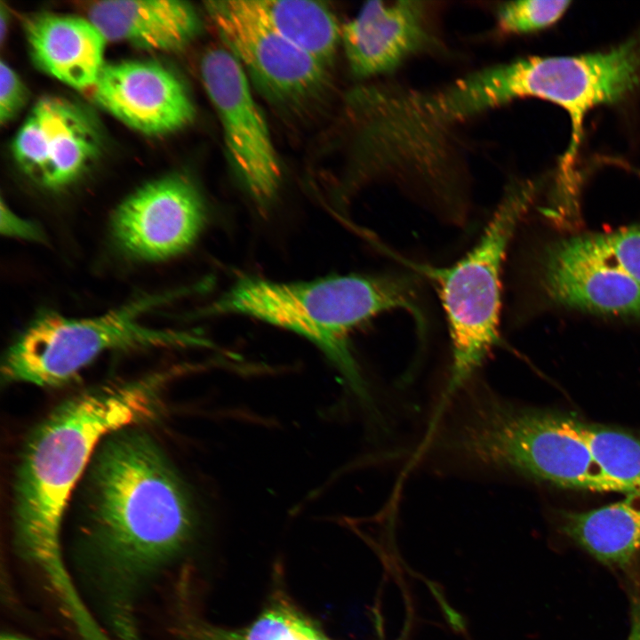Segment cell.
Wrapping results in <instances>:
<instances>
[{
  "label": "cell",
  "mask_w": 640,
  "mask_h": 640,
  "mask_svg": "<svg viewBox=\"0 0 640 640\" xmlns=\"http://www.w3.org/2000/svg\"><path fill=\"white\" fill-rule=\"evenodd\" d=\"M528 199L524 190L507 196L476 244L453 265L418 267L435 283L448 323L452 362L444 396L466 386L499 343L502 266Z\"/></svg>",
  "instance_id": "obj_6"
},
{
  "label": "cell",
  "mask_w": 640,
  "mask_h": 640,
  "mask_svg": "<svg viewBox=\"0 0 640 640\" xmlns=\"http://www.w3.org/2000/svg\"><path fill=\"white\" fill-rule=\"evenodd\" d=\"M176 372L84 390L56 406L28 435L14 473L12 541L20 557L57 586L67 579L60 529L76 485L105 437L164 412V392Z\"/></svg>",
  "instance_id": "obj_2"
},
{
  "label": "cell",
  "mask_w": 640,
  "mask_h": 640,
  "mask_svg": "<svg viewBox=\"0 0 640 640\" xmlns=\"http://www.w3.org/2000/svg\"><path fill=\"white\" fill-rule=\"evenodd\" d=\"M200 74L238 175L259 204L269 203L281 181V166L245 70L228 49L213 47L202 56Z\"/></svg>",
  "instance_id": "obj_7"
},
{
  "label": "cell",
  "mask_w": 640,
  "mask_h": 640,
  "mask_svg": "<svg viewBox=\"0 0 640 640\" xmlns=\"http://www.w3.org/2000/svg\"><path fill=\"white\" fill-rule=\"evenodd\" d=\"M28 90L18 74L8 65L0 62V121H11L24 107Z\"/></svg>",
  "instance_id": "obj_22"
},
{
  "label": "cell",
  "mask_w": 640,
  "mask_h": 640,
  "mask_svg": "<svg viewBox=\"0 0 640 640\" xmlns=\"http://www.w3.org/2000/svg\"><path fill=\"white\" fill-rule=\"evenodd\" d=\"M92 91L101 108L147 135L176 132L190 124L196 114L181 80L154 61L105 64Z\"/></svg>",
  "instance_id": "obj_13"
},
{
  "label": "cell",
  "mask_w": 640,
  "mask_h": 640,
  "mask_svg": "<svg viewBox=\"0 0 640 640\" xmlns=\"http://www.w3.org/2000/svg\"><path fill=\"white\" fill-rule=\"evenodd\" d=\"M9 14L5 7L1 4L0 8V41L4 44L8 31Z\"/></svg>",
  "instance_id": "obj_25"
},
{
  "label": "cell",
  "mask_w": 640,
  "mask_h": 640,
  "mask_svg": "<svg viewBox=\"0 0 640 640\" xmlns=\"http://www.w3.org/2000/svg\"><path fill=\"white\" fill-rule=\"evenodd\" d=\"M1 233L7 236L21 238L33 242H44V234L35 222L24 220L1 203Z\"/></svg>",
  "instance_id": "obj_23"
},
{
  "label": "cell",
  "mask_w": 640,
  "mask_h": 640,
  "mask_svg": "<svg viewBox=\"0 0 640 640\" xmlns=\"http://www.w3.org/2000/svg\"><path fill=\"white\" fill-rule=\"evenodd\" d=\"M87 19L107 41L160 52L183 49L196 36L195 9L179 0H106L87 7Z\"/></svg>",
  "instance_id": "obj_16"
},
{
  "label": "cell",
  "mask_w": 640,
  "mask_h": 640,
  "mask_svg": "<svg viewBox=\"0 0 640 640\" xmlns=\"http://www.w3.org/2000/svg\"><path fill=\"white\" fill-rule=\"evenodd\" d=\"M582 422L464 386L438 407L426 448L463 469L512 474L565 488L618 492L595 461Z\"/></svg>",
  "instance_id": "obj_3"
},
{
  "label": "cell",
  "mask_w": 640,
  "mask_h": 640,
  "mask_svg": "<svg viewBox=\"0 0 640 640\" xmlns=\"http://www.w3.org/2000/svg\"><path fill=\"white\" fill-rule=\"evenodd\" d=\"M0 640H31V639L25 637L23 636L7 633V634H3Z\"/></svg>",
  "instance_id": "obj_26"
},
{
  "label": "cell",
  "mask_w": 640,
  "mask_h": 640,
  "mask_svg": "<svg viewBox=\"0 0 640 640\" xmlns=\"http://www.w3.org/2000/svg\"><path fill=\"white\" fill-rule=\"evenodd\" d=\"M527 279L547 302L601 314L640 316V284L606 255L597 235L545 245L532 257Z\"/></svg>",
  "instance_id": "obj_8"
},
{
  "label": "cell",
  "mask_w": 640,
  "mask_h": 640,
  "mask_svg": "<svg viewBox=\"0 0 640 640\" xmlns=\"http://www.w3.org/2000/svg\"><path fill=\"white\" fill-rule=\"evenodd\" d=\"M568 1L520 0L504 3L498 10L500 27L506 32L528 33L548 27L567 10Z\"/></svg>",
  "instance_id": "obj_20"
},
{
  "label": "cell",
  "mask_w": 640,
  "mask_h": 640,
  "mask_svg": "<svg viewBox=\"0 0 640 640\" xmlns=\"http://www.w3.org/2000/svg\"><path fill=\"white\" fill-rule=\"evenodd\" d=\"M527 97L550 101L570 116L575 133L593 108L624 96L640 80V36L612 50L522 59Z\"/></svg>",
  "instance_id": "obj_9"
},
{
  "label": "cell",
  "mask_w": 640,
  "mask_h": 640,
  "mask_svg": "<svg viewBox=\"0 0 640 640\" xmlns=\"http://www.w3.org/2000/svg\"><path fill=\"white\" fill-rule=\"evenodd\" d=\"M595 461L619 492L640 493V436L582 422Z\"/></svg>",
  "instance_id": "obj_19"
},
{
  "label": "cell",
  "mask_w": 640,
  "mask_h": 640,
  "mask_svg": "<svg viewBox=\"0 0 640 640\" xmlns=\"http://www.w3.org/2000/svg\"><path fill=\"white\" fill-rule=\"evenodd\" d=\"M24 28L42 71L77 90L92 89L105 66L107 40L87 18L44 12L28 18Z\"/></svg>",
  "instance_id": "obj_15"
},
{
  "label": "cell",
  "mask_w": 640,
  "mask_h": 640,
  "mask_svg": "<svg viewBox=\"0 0 640 640\" xmlns=\"http://www.w3.org/2000/svg\"><path fill=\"white\" fill-rule=\"evenodd\" d=\"M407 310L422 324L412 277L398 274L347 275L278 283L244 277L206 314H239L296 332L316 345L370 410L372 398L349 344L350 333L384 312Z\"/></svg>",
  "instance_id": "obj_4"
},
{
  "label": "cell",
  "mask_w": 640,
  "mask_h": 640,
  "mask_svg": "<svg viewBox=\"0 0 640 640\" xmlns=\"http://www.w3.org/2000/svg\"><path fill=\"white\" fill-rule=\"evenodd\" d=\"M100 149V134L79 106L44 97L31 109L12 142L20 169L36 183L52 189L75 181Z\"/></svg>",
  "instance_id": "obj_12"
},
{
  "label": "cell",
  "mask_w": 640,
  "mask_h": 640,
  "mask_svg": "<svg viewBox=\"0 0 640 640\" xmlns=\"http://www.w3.org/2000/svg\"><path fill=\"white\" fill-rule=\"evenodd\" d=\"M205 220L203 198L187 178L170 175L132 194L115 211L111 232L131 257L161 260L178 255L196 239Z\"/></svg>",
  "instance_id": "obj_10"
},
{
  "label": "cell",
  "mask_w": 640,
  "mask_h": 640,
  "mask_svg": "<svg viewBox=\"0 0 640 640\" xmlns=\"http://www.w3.org/2000/svg\"><path fill=\"white\" fill-rule=\"evenodd\" d=\"M627 640H640V591L632 592L631 625Z\"/></svg>",
  "instance_id": "obj_24"
},
{
  "label": "cell",
  "mask_w": 640,
  "mask_h": 640,
  "mask_svg": "<svg viewBox=\"0 0 640 640\" xmlns=\"http://www.w3.org/2000/svg\"><path fill=\"white\" fill-rule=\"evenodd\" d=\"M245 4L271 29L324 66L333 58L341 30L324 4L307 0H246Z\"/></svg>",
  "instance_id": "obj_18"
},
{
  "label": "cell",
  "mask_w": 640,
  "mask_h": 640,
  "mask_svg": "<svg viewBox=\"0 0 640 640\" xmlns=\"http://www.w3.org/2000/svg\"><path fill=\"white\" fill-rule=\"evenodd\" d=\"M79 490L72 564L80 587L116 640H140L139 603L190 544L189 491L139 426L97 447Z\"/></svg>",
  "instance_id": "obj_1"
},
{
  "label": "cell",
  "mask_w": 640,
  "mask_h": 640,
  "mask_svg": "<svg viewBox=\"0 0 640 640\" xmlns=\"http://www.w3.org/2000/svg\"><path fill=\"white\" fill-rule=\"evenodd\" d=\"M561 532L599 562L625 568L640 554V493L582 512H562Z\"/></svg>",
  "instance_id": "obj_17"
},
{
  "label": "cell",
  "mask_w": 640,
  "mask_h": 640,
  "mask_svg": "<svg viewBox=\"0 0 640 640\" xmlns=\"http://www.w3.org/2000/svg\"><path fill=\"white\" fill-rule=\"evenodd\" d=\"M598 239L612 262L640 284V227L598 235Z\"/></svg>",
  "instance_id": "obj_21"
},
{
  "label": "cell",
  "mask_w": 640,
  "mask_h": 640,
  "mask_svg": "<svg viewBox=\"0 0 640 640\" xmlns=\"http://www.w3.org/2000/svg\"><path fill=\"white\" fill-rule=\"evenodd\" d=\"M428 40L425 7L415 1L368 2L341 29L348 64L360 76L391 71Z\"/></svg>",
  "instance_id": "obj_14"
},
{
  "label": "cell",
  "mask_w": 640,
  "mask_h": 640,
  "mask_svg": "<svg viewBox=\"0 0 640 640\" xmlns=\"http://www.w3.org/2000/svg\"><path fill=\"white\" fill-rule=\"evenodd\" d=\"M172 297V293L144 296L92 318L73 319L53 312L43 313L8 348L1 367L2 379L7 383L59 387L71 381L108 350L203 344L195 335L141 324L143 314Z\"/></svg>",
  "instance_id": "obj_5"
},
{
  "label": "cell",
  "mask_w": 640,
  "mask_h": 640,
  "mask_svg": "<svg viewBox=\"0 0 640 640\" xmlns=\"http://www.w3.org/2000/svg\"><path fill=\"white\" fill-rule=\"evenodd\" d=\"M205 8L228 51L271 96L300 100L321 88L325 66L267 26L244 0L210 1Z\"/></svg>",
  "instance_id": "obj_11"
}]
</instances>
